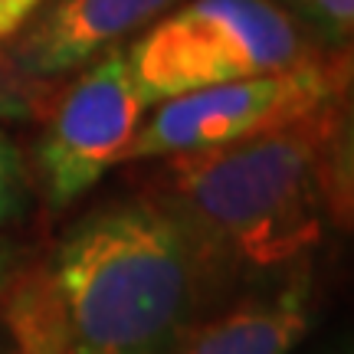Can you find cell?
Segmentation results:
<instances>
[{
  "mask_svg": "<svg viewBox=\"0 0 354 354\" xmlns=\"http://www.w3.org/2000/svg\"><path fill=\"white\" fill-rule=\"evenodd\" d=\"M30 210V180H26L24 154L0 131V227L24 220Z\"/></svg>",
  "mask_w": 354,
  "mask_h": 354,
  "instance_id": "9c48e42d",
  "label": "cell"
},
{
  "mask_svg": "<svg viewBox=\"0 0 354 354\" xmlns=\"http://www.w3.org/2000/svg\"><path fill=\"white\" fill-rule=\"evenodd\" d=\"M312 43L325 53H348L354 33V0H276Z\"/></svg>",
  "mask_w": 354,
  "mask_h": 354,
  "instance_id": "ba28073f",
  "label": "cell"
},
{
  "mask_svg": "<svg viewBox=\"0 0 354 354\" xmlns=\"http://www.w3.org/2000/svg\"><path fill=\"white\" fill-rule=\"evenodd\" d=\"M125 53L145 109L312 56L302 26L276 0H184Z\"/></svg>",
  "mask_w": 354,
  "mask_h": 354,
  "instance_id": "3957f363",
  "label": "cell"
},
{
  "mask_svg": "<svg viewBox=\"0 0 354 354\" xmlns=\"http://www.w3.org/2000/svg\"><path fill=\"white\" fill-rule=\"evenodd\" d=\"M39 7H43V0H0V46L20 37Z\"/></svg>",
  "mask_w": 354,
  "mask_h": 354,
  "instance_id": "30bf717a",
  "label": "cell"
},
{
  "mask_svg": "<svg viewBox=\"0 0 354 354\" xmlns=\"http://www.w3.org/2000/svg\"><path fill=\"white\" fill-rule=\"evenodd\" d=\"M145 112L125 50L88 63L39 138L37 167L46 201L53 207L79 201L118 161H128Z\"/></svg>",
  "mask_w": 354,
  "mask_h": 354,
  "instance_id": "5b68a950",
  "label": "cell"
},
{
  "mask_svg": "<svg viewBox=\"0 0 354 354\" xmlns=\"http://www.w3.org/2000/svg\"><path fill=\"white\" fill-rule=\"evenodd\" d=\"M69 354H177L197 325L203 266L154 201L99 207L53 256Z\"/></svg>",
  "mask_w": 354,
  "mask_h": 354,
  "instance_id": "7a4b0ae2",
  "label": "cell"
},
{
  "mask_svg": "<svg viewBox=\"0 0 354 354\" xmlns=\"http://www.w3.org/2000/svg\"><path fill=\"white\" fill-rule=\"evenodd\" d=\"M184 0H56L13 39V66L33 79L76 73L141 37Z\"/></svg>",
  "mask_w": 354,
  "mask_h": 354,
  "instance_id": "8992f818",
  "label": "cell"
},
{
  "mask_svg": "<svg viewBox=\"0 0 354 354\" xmlns=\"http://www.w3.org/2000/svg\"><path fill=\"white\" fill-rule=\"evenodd\" d=\"M315 318V282L308 263H295L272 292L194 325L177 354H292Z\"/></svg>",
  "mask_w": 354,
  "mask_h": 354,
  "instance_id": "52a82bcc",
  "label": "cell"
},
{
  "mask_svg": "<svg viewBox=\"0 0 354 354\" xmlns=\"http://www.w3.org/2000/svg\"><path fill=\"white\" fill-rule=\"evenodd\" d=\"M13 269H17V246H13V240L0 236V299H3V292L10 286Z\"/></svg>",
  "mask_w": 354,
  "mask_h": 354,
  "instance_id": "8fae6325",
  "label": "cell"
},
{
  "mask_svg": "<svg viewBox=\"0 0 354 354\" xmlns=\"http://www.w3.org/2000/svg\"><path fill=\"white\" fill-rule=\"evenodd\" d=\"M342 102L214 151L167 158L154 203L203 266L272 272L305 263L342 203Z\"/></svg>",
  "mask_w": 354,
  "mask_h": 354,
  "instance_id": "6da1fadb",
  "label": "cell"
},
{
  "mask_svg": "<svg viewBox=\"0 0 354 354\" xmlns=\"http://www.w3.org/2000/svg\"><path fill=\"white\" fill-rule=\"evenodd\" d=\"M344 92L348 53H312L266 76L197 88L154 105V112L141 118L128 161H167L240 145L322 112L331 102H342Z\"/></svg>",
  "mask_w": 354,
  "mask_h": 354,
  "instance_id": "277c9868",
  "label": "cell"
}]
</instances>
